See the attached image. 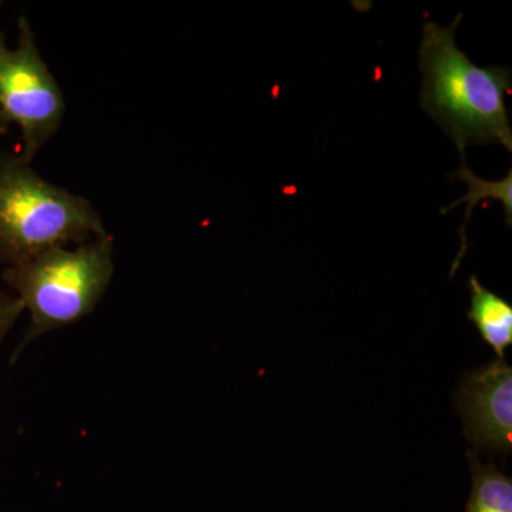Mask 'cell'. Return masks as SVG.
I'll use <instances>...</instances> for the list:
<instances>
[{
  "mask_svg": "<svg viewBox=\"0 0 512 512\" xmlns=\"http://www.w3.org/2000/svg\"><path fill=\"white\" fill-rule=\"evenodd\" d=\"M453 177L460 178V180L466 181L468 185V192L466 197H461L460 200L448 204L441 210V214L446 215L451 210L460 204H467L466 217H464L463 227L460 228L461 235V251L458 254L456 264H454L453 274L457 271L458 264H460L461 256L464 255L467 245L466 227L468 221H470L471 214H473V208L476 207L478 202L484 200L500 201L504 205L505 222L508 227L512 225V168L508 170V174L505 175L503 180L500 181H487L483 178L478 177L473 171L468 168L466 163V157H461V165L458 168L456 174Z\"/></svg>",
  "mask_w": 512,
  "mask_h": 512,
  "instance_id": "obj_7",
  "label": "cell"
},
{
  "mask_svg": "<svg viewBox=\"0 0 512 512\" xmlns=\"http://www.w3.org/2000/svg\"><path fill=\"white\" fill-rule=\"evenodd\" d=\"M473 488L467 512H512V481L494 464L483 466L470 454Z\"/></svg>",
  "mask_w": 512,
  "mask_h": 512,
  "instance_id": "obj_8",
  "label": "cell"
},
{
  "mask_svg": "<svg viewBox=\"0 0 512 512\" xmlns=\"http://www.w3.org/2000/svg\"><path fill=\"white\" fill-rule=\"evenodd\" d=\"M463 15L447 28L427 22L423 28L419 67L423 76L420 103L456 144H498L512 153V128L505 97L511 94L510 67H478L456 45Z\"/></svg>",
  "mask_w": 512,
  "mask_h": 512,
  "instance_id": "obj_1",
  "label": "cell"
},
{
  "mask_svg": "<svg viewBox=\"0 0 512 512\" xmlns=\"http://www.w3.org/2000/svg\"><path fill=\"white\" fill-rule=\"evenodd\" d=\"M19 33L13 49L0 35V117L18 126L23 140L19 160L29 164L56 133L66 106L25 18L20 19Z\"/></svg>",
  "mask_w": 512,
  "mask_h": 512,
  "instance_id": "obj_4",
  "label": "cell"
},
{
  "mask_svg": "<svg viewBox=\"0 0 512 512\" xmlns=\"http://www.w3.org/2000/svg\"><path fill=\"white\" fill-rule=\"evenodd\" d=\"M458 407L468 439L478 446L510 451L512 447V369L498 359L467 373Z\"/></svg>",
  "mask_w": 512,
  "mask_h": 512,
  "instance_id": "obj_5",
  "label": "cell"
},
{
  "mask_svg": "<svg viewBox=\"0 0 512 512\" xmlns=\"http://www.w3.org/2000/svg\"><path fill=\"white\" fill-rule=\"evenodd\" d=\"M468 286L471 292L468 319L476 325L484 342L504 360L505 349L512 345L511 303L484 288L477 276H471Z\"/></svg>",
  "mask_w": 512,
  "mask_h": 512,
  "instance_id": "obj_6",
  "label": "cell"
},
{
  "mask_svg": "<svg viewBox=\"0 0 512 512\" xmlns=\"http://www.w3.org/2000/svg\"><path fill=\"white\" fill-rule=\"evenodd\" d=\"M113 274V239L109 234L76 248L47 249L28 261L10 265L6 282L30 315L18 355L33 340L89 315L109 288Z\"/></svg>",
  "mask_w": 512,
  "mask_h": 512,
  "instance_id": "obj_2",
  "label": "cell"
},
{
  "mask_svg": "<svg viewBox=\"0 0 512 512\" xmlns=\"http://www.w3.org/2000/svg\"><path fill=\"white\" fill-rule=\"evenodd\" d=\"M23 311L25 309H23L22 302L15 295L0 293V343L6 338Z\"/></svg>",
  "mask_w": 512,
  "mask_h": 512,
  "instance_id": "obj_9",
  "label": "cell"
},
{
  "mask_svg": "<svg viewBox=\"0 0 512 512\" xmlns=\"http://www.w3.org/2000/svg\"><path fill=\"white\" fill-rule=\"evenodd\" d=\"M89 201L47 183L18 158H0V259L10 265L47 249L106 235Z\"/></svg>",
  "mask_w": 512,
  "mask_h": 512,
  "instance_id": "obj_3",
  "label": "cell"
}]
</instances>
